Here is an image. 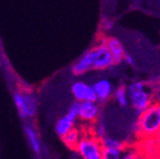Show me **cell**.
<instances>
[{
    "label": "cell",
    "mask_w": 160,
    "mask_h": 159,
    "mask_svg": "<svg viewBox=\"0 0 160 159\" xmlns=\"http://www.w3.org/2000/svg\"><path fill=\"white\" fill-rule=\"evenodd\" d=\"M129 107L139 115L155 102L153 86L151 81L135 80L126 85Z\"/></svg>",
    "instance_id": "6da1fadb"
},
{
    "label": "cell",
    "mask_w": 160,
    "mask_h": 159,
    "mask_svg": "<svg viewBox=\"0 0 160 159\" xmlns=\"http://www.w3.org/2000/svg\"><path fill=\"white\" fill-rule=\"evenodd\" d=\"M137 134L142 139H153L160 134V104L155 101L138 115Z\"/></svg>",
    "instance_id": "7a4b0ae2"
},
{
    "label": "cell",
    "mask_w": 160,
    "mask_h": 159,
    "mask_svg": "<svg viewBox=\"0 0 160 159\" xmlns=\"http://www.w3.org/2000/svg\"><path fill=\"white\" fill-rule=\"evenodd\" d=\"M75 150L81 159H101L102 146L100 139L91 134H82Z\"/></svg>",
    "instance_id": "3957f363"
},
{
    "label": "cell",
    "mask_w": 160,
    "mask_h": 159,
    "mask_svg": "<svg viewBox=\"0 0 160 159\" xmlns=\"http://www.w3.org/2000/svg\"><path fill=\"white\" fill-rule=\"evenodd\" d=\"M16 107L21 118H31L37 111V99L31 92L18 91L13 96Z\"/></svg>",
    "instance_id": "277c9868"
},
{
    "label": "cell",
    "mask_w": 160,
    "mask_h": 159,
    "mask_svg": "<svg viewBox=\"0 0 160 159\" xmlns=\"http://www.w3.org/2000/svg\"><path fill=\"white\" fill-rule=\"evenodd\" d=\"M95 49V62H93V70H107L115 66L112 56L106 47L102 39L93 47Z\"/></svg>",
    "instance_id": "5b68a950"
},
{
    "label": "cell",
    "mask_w": 160,
    "mask_h": 159,
    "mask_svg": "<svg viewBox=\"0 0 160 159\" xmlns=\"http://www.w3.org/2000/svg\"><path fill=\"white\" fill-rule=\"evenodd\" d=\"M101 105L98 101H81L78 106V119L86 124H93L100 117Z\"/></svg>",
    "instance_id": "8992f818"
},
{
    "label": "cell",
    "mask_w": 160,
    "mask_h": 159,
    "mask_svg": "<svg viewBox=\"0 0 160 159\" xmlns=\"http://www.w3.org/2000/svg\"><path fill=\"white\" fill-rule=\"evenodd\" d=\"M78 106H79L78 101H75L73 104H71L67 114L60 119H58V121L56 122L55 129L59 137H62L63 135L67 134L70 129H72L73 127L76 126V121L78 119Z\"/></svg>",
    "instance_id": "52a82bcc"
},
{
    "label": "cell",
    "mask_w": 160,
    "mask_h": 159,
    "mask_svg": "<svg viewBox=\"0 0 160 159\" xmlns=\"http://www.w3.org/2000/svg\"><path fill=\"white\" fill-rule=\"evenodd\" d=\"M92 88L95 91L96 101H98L100 105L109 101L112 98L115 87L109 79H106V78L98 79L97 81L92 84Z\"/></svg>",
    "instance_id": "ba28073f"
},
{
    "label": "cell",
    "mask_w": 160,
    "mask_h": 159,
    "mask_svg": "<svg viewBox=\"0 0 160 159\" xmlns=\"http://www.w3.org/2000/svg\"><path fill=\"white\" fill-rule=\"evenodd\" d=\"M71 94L76 101H96L95 91H93L92 85L85 81H75L71 85Z\"/></svg>",
    "instance_id": "9c48e42d"
},
{
    "label": "cell",
    "mask_w": 160,
    "mask_h": 159,
    "mask_svg": "<svg viewBox=\"0 0 160 159\" xmlns=\"http://www.w3.org/2000/svg\"><path fill=\"white\" fill-rule=\"evenodd\" d=\"M93 62H95V49L90 48L83 54L71 67L72 74L76 76L85 75L87 72L93 70Z\"/></svg>",
    "instance_id": "30bf717a"
},
{
    "label": "cell",
    "mask_w": 160,
    "mask_h": 159,
    "mask_svg": "<svg viewBox=\"0 0 160 159\" xmlns=\"http://www.w3.org/2000/svg\"><path fill=\"white\" fill-rule=\"evenodd\" d=\"M101 39L105 42L106 47L108 48L109 52L112 56L115 66L120 65L123 61V57H125L126 54L122 42L120 41V39H118L117 37H113V36H106V37H102Z\"/></svg>",
    "instance_id": "8fae6325"
},
{
    "label": "cell",
    "mask_w": 160,
    "mask_h": 159,
    "mask_svg": "<svg viewBox=\"0 0 160 159\" xmlns=\"http://www.w3.org/2000/svg\"><path fill=\"white\" fill-rule=\"evenodd\" d=\"M81 136H82L81 130L76 128V127H73L72 129H70L67 134H65L62 137H60V138L62 139L63 144H65L69 149L75 150L78 142H79L80 138H81Z\"/></svg>",
    "instance_id": "7c38bea8"
},
{
    "label": "cell",
    "mask_w": 160,
    "mask_h": 159,
    "mask_svg": "<svg viewBox=\"0 0 160 159\" xmlns=\"http://www.w3.org/2000/svg\"><path fill=\"white\" fill-rule=\"evenodd\" d=\"M112 99L118 105L120 108H127L129 107V101H128V95L126 85H119L118 87L115 88L112 94Z\"/></svg>",
    "instance_id": "4fadbf2b"
},
{
    "label": "cell",
    "mask_w": 160,
    "mask_h": 159,
    "mask_svg": "<svg viewBox=\"0 0 160 159\" xmlns=\"http://www.w3.org/2000/svg\"><path fill=\"white\" fill-rule=\"evenodd\" d=\"M25 134L27 136V139L29 141L30 147L32 148V150L36 154H40L41 151V145H40L39 138H38L37 131L35 130L31 125H26L25 126Z\"/></svg>",
    "instance_id": "5bb4252c"
},
{
    "label": "cell",
    "mask_w": 160,
    "mask_h": 159,
    "mask_svg": "<svg viewBox=\"0 0 160 159\" xmlns=\"http://www.w3.org/2000/svg\"><path fill=\"white\" fill-rule=\"evenodd\" d=\"M100 142H101L102 148L125 150V148L127 147V144H126L122 139H120V138H117V137H113V136H109V135L105 136L102 139H100Z\"/></svg>",
    "instance_id": "9a60e30c"
},
{
    "label": "cell",
    "mask_w": 160,
    "mask_h": 159,
    "mask_svg": "<svg viewBox=\"0 0 160 159\" xmlns=\"http://www.w3.org/2000/svg\"><path fill=\"white\" fill-rule=\"evenodd\" d=\"M120 159H145L142 152L138 150L136 147H126L125 150L122 151V155Z\"/></svg>",
    "instance_id": "2e32d148"
},
{
    "label": "cell",
    "mask_w": 160,
    "mask_h": 159,
    "mask_svg": "<svg viewBox=\"0 0 160 159\" xmlns=\"http://www.w3.org/2000/svg\"><path fill=\"white\" fill-rule=\"evenodd\" d=\"M92 126V136H95L96 138L98 139H102L103 137L107 136V130H106V127L102 122H100L99 119L97 120L96 122L91 124Z\"/></svg>",
    "instance_id": "e0dca14e"
},
{
    "label": "cell",
    "mask_w": 160,
    "mask_h": 159,
    "mask_svg": "<svg viewBox=\"0 0 160 159\" xmlns=\"http://www.w3.org/2000/svg\"><path fill=\"white\" fill-rule=\"evenodd\" d=\"M123 150L111 149V148H102L101 159H120Z\"/></svg>",
    "instance_id": "ac0fdd59"
},
{
    "label": "cell",
    "mask_w": 160,
    "mask_h": 159,
    "mask_svg": "<svg viewBox=\"0 0 160 159\" xmlns=\"http://www.w3.org/2000/svg\"><path fill=\"white\" fill-rule=\"evenodd\" d=\"M152 86H153V96H155V101L160 104V76L156 80H153Z\"/></svg>",
    "instance_id": "d6986e66"
},
{
    "label": "cell",
    "mask_w": 160,
    "mask_h": 159,
    "mask_svg": "<svg viewBox=\"0 0 160 159\" xmlns=\"http://www.w3.org/2000/svg\"><path fill=\"white\" fill-rule=\"evenodd\" d=\"M122 62H126L128 66H135L136 62H135V59H133V57L130 54H128L127 51H126L125 54V57H123V61Z\"/></svg>",
    "instance_id": "ffe728a7"
},
{
    "label": "cell",
    "mask_w": 160,
    "mask_h": 159,
    "mask_svg": "<svg viewBox=\"0 0 160 159\" xmlns=\"http://www.w3.org/2000/svg\"><path fill=\"white\" fill-rule=\"evenodd\" d=\"M156 138H157V139H158V140H159V141H160V134H159V135H158V136H157V137H156Z\"/></svg>",
    "instance_id": "44dd1931"
}]
</instances>
